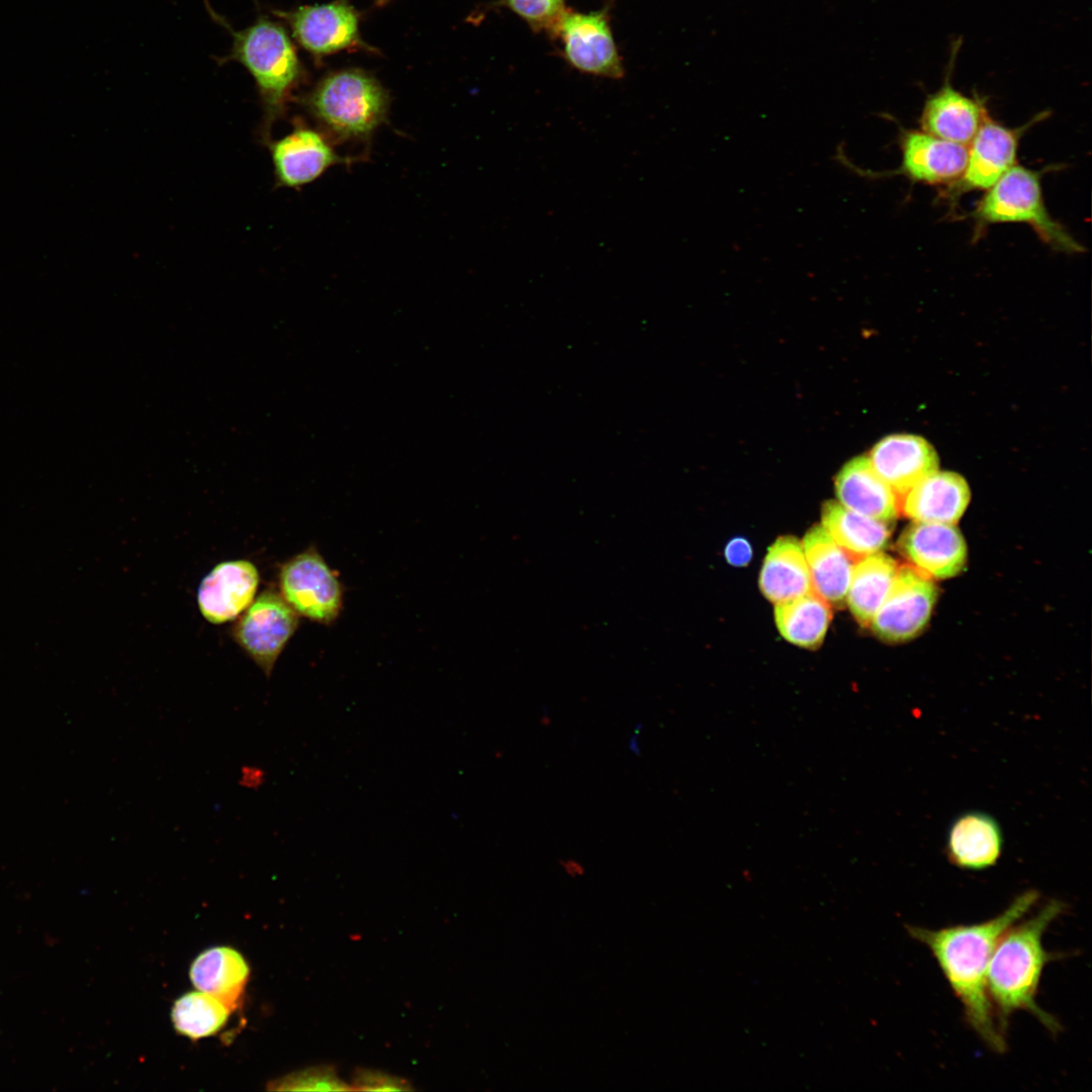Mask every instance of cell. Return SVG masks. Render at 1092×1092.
Masks as SVG:
<instances>
[{
    "label": "cell",
    "mask_w": 1092,
    "mask_h": 1092,
    "mask_svg": "<svg viewBox=\"0 0 1092 1092\" xmlns=\"http://www.w3.org/2000/svg\"><path fill=\"white\" fill-rule=\"evenodd\" d=\"M1036 116L1021 127H1007L989 115L968 146V160L961 178L950 186V194L987 190L1016 165L1019 141L1024 131L1044 117Z\"/></svg>",
    "instance_id": "9"
},
{
    "label": "cell",
    "mask_w": 1092,
    "mask_h": 1092,
    "mask_svg": "<svg viewBox=\"0 0 1092 1092\" xmlns=\"http://www.w3.org/2000/svg\"><path fill=\"white\" fill-rule=\"evenodd\" d=\"M278 587L281 597L299 617L331 624L342 611L343 584L313 546L280 565Z\"/></svg>",
    "instance_id": "6"
},
{
    "label": "cell",
    "mask_w": 1092,
    "mask_h": 1092,
    "mask_svg": "<svg viewBox=\"0 0 1092 1092\" xmlns=\"http://www.w3.org/2000/svg\"><path fill=\"white\" fill-rule=\"evenodd\" d=\"M898 547L929 577H952L966 566L967 545L954 525L914 521L902 532Z\"/></svg>",
    "instance_id": "12"
},
{
    "label": "cell",
    "mask_w": 1092,
    "mask_h": 1092,
    "mask_svg": "<svg viewBox=\"0 0 1092 1092\" xmlns=\"http://www.w3.org/2000/svg\"><path fill=\"white\" fill-rule=\"evenodd\" d=\"M970 497L969 485L962 475L937 470L900 499V511L916 522L954 525L964 515Z\"/></svg>",
    "instance_id": "18"
},
{
    "label": "cell",
    "mask_w": 1092,
    "mask_h": 1092,
    "mask_svg": "<svg viewBox=\"0 0 1092 1092\" xmlns=\"http://www.w3.org/2000/svg\"><path fill=\"white\" fill-rule=\"evenodd\" d=\"M1038 901L1039 893L1029 890L1018 895L997 916L984 922L939 929L906 925L908 934L932 953L960 1001L969 1026L994 1053H1005L1007 1042L1006 1035L998 1027L988 994L990 958L1001 935L1025 917Z\"/></svg>",
    "instance_id": "1"
},
{
    "label": "cell",
    "mask_w": 1092,
    "mask_h": 1092,
    "mask_svg": "<svg viewBox=\"0 0 1092 1092\" xmlns=\"http://www.w3.org/2000/svg\"><path fill=\"white\" fill-rule=\"evenodd\" d=\"M763 596L778 604L813 589L802 543L791 536L780 537L769 548L759 576Z\"/></svg>",
    "instance_id": "23"
},
{
    "label": "cell",
    "mask_w": 1092,
    "mask_h": 1092,
    "mask_svg": "<svg viewBox=\"0 0 1092 1092\" xmlns=\"http://www.w3.org/2000/svg\"><path fill=\"white\" fill-rule=\"evenodd\" d=\"M822 527L855 558L880 552L891 536L890 523L855 513L837 502H827L821 511Z\"/></svg>",
    "instance_id": "24"
},
{
    "label": "cell",
    "mask_w": 1092,
    "mask_h": 1092,
    "mask_svg": "<svg viewBox=\"0 0 1092 1092\" xmlns=\"http://www.w3.org/2000/svg\"><path fill=\"white\" fill-rule=\"evenodd\" d=\"M751 555V547L743 538L731 540L725 548V557L727 561L734 566L746 565L749 562Z\"/></svg>",
    "instance_id": "31"
},
{
    "label": "cell",
    "mask_w": 1092,
    "mask_h": 1092,
    "mask_svg": "<svg viewBox=\"0 0 1092 1092\" xmlns=\"http://www.w3.org/2000/svg\"><path fill=\"white\" fill-rule=\"evenodd\" d=\"M937 598L931 577L915 567H899L893 584L870 626L888 642H903L926 626Z\"/></svg>",
    "instance_id": "8"
},
{
    "label": "cell",
    "mask_w": 1092,
    "mask_h": 1092,
    "mask_svg": "<svg viewBox=\"0 0 1092 1092\" xmlns=\"http://www.w3.org/2000/svg\"><path fill=\"white\" fill-rule=\"evenodd\" d=\"M351 1089L359 1091H407L412 1087L406 1080L389 1075L387 1073L370 1070L359 1069L355 1072L351 1083Z\"/></svg>",
    "instance_id": "30"
},
{
    "label": "cell",
    "mask_w": 1092,
    "mask_h": 1092,
    "mask_svg": "<svg viewBox=\"0 0 1092 1092\" xmlns=\"http://www.w3.org/2000/svg\"><path fill=\"white\" fill-rule=\"evenodd\" d=\"M277 13L289 23L300 46L314 55L347 49L359 39L357 14L344 1Z\"/></svg>",
    "instance_id": "13"
},
{
    "label": "cell",
    "mask_w": 1092,
    "mask_h": 1092,
    "mask_svg": "<svg viewBox=\"0 0 1092 1092\" xmlns=\"http://www.w3.org/2000/svg\"><path fill=\"white\" fill-rule=\"evenodd\" d=\"M306 103L334 140L364 142L386 119L388 96L371 76L347 70L324 79Z\"/></svg>",
    "instance_id": "4"
},
{
    "label": "cell",
    "mask_w": 1092,
    "mask_h": 1092,
    "mask_svg": "<svg viewBox=\"0 0 1092 1092\" xmlns=\"http://www.w3.org/2000/svg\"><path fill=\"white\" fill-rule=\"evenodd\" d=\"M898 569L897 562L882 552L861 557L854 563L846 602L860 625H870L884 603Z\"/></svg>",
    "instance_id": "25"
},
{
    "label": "cell",
    "mask_w": 1092,
    "mask_h": 1092,
    "mask_svg": "<svg viewBox=\"0 0 1092 1092\" xmlns=\"http://www.w3.org/2000/svg\"><path fill=\"white\" fill-rule=\"evenodd\" d=\"M775 619L787 641L804 648H816L823 642L831 621L830 604L812 589L776 604Z\"/></svg>",
    "instance_id": "26"
},
{
    "label": "cell",
    "mask_w": 1092,
    "mask_h": 1092,
    "mask_svg": "<svg viewBox=\"0 0 1092 1092\" xmlns=\"http://www.w3.org/2000/svg\"><path fill=\"white\" fill-rule=\"evenodd\" d=\"M276 1091H346L351 1086L329 1066H316L293 1072L269 1083Z\"/></svg>",
    "instance_id": "28"
},
{
    "label": "cell",
    "mask_w": 1092,
    "mask_h": 1092,
    "mask_svg": "<svg viewBox=\"0 0 1092 1092\" xmlns=\"http://www.w3.org/2000/svg\"><path fill=\"white\" fill-rule=\"evenodd\" d=\"M875 471L900 499L919 481L937 471L938 457L922 437L894 434L881 439L868 457Z\"/></svg>",
    "instance_id": "15"
},
{
    "label": "cell",
    "mask_w": 1092,
    "mask_h": 1092,
    "mask_svg": "<svg viewBox=\"0 0 1092 1092\" xmlns=\"http://www.w3.org/2000/svg\"><path fill=\"white\" fill-rule=\"evenodd\" d=\"M260 583L257 566L247 559L222 561L200 581L197 606L211 624L236 620L255 600Z\"/></svg>",
    "instance_id": "11"
},
{
    "label": "cell",
    "mask_w": 1092,
    "mask_h": 1092,
    "mask_svg": "<svg viewBox=\"0 0 1092 1092\" xmlns=\"http://www.w3.org/2000/svg\"><path fill=\"white\" fill-rule=\"evenodd\" d=\"M972 216L980 228L992 223H1027L1056 251L1068 254L1084 251L1067 229L1050 214L1039 173L1017 164L987 189Z\"/></svg>",
    "instance_id": "5"
},
{
    "label": "cell",
    "mask_w": 1092,
    "mask_h": 1092,
    "mask_svg": "<svg viewBox=\"0 0 1092 1092\" xmlns=\"http://www.w3.org/2000/svg\"><path fill=\"white\" fill-rule=\"evenodd\" d=\"M835 491L839 503L855 513L890 524L898 517L897 494L866 456L854 457L843 465L835 478Z\"/></svg>",
    "instance_id": "19"
},
{
    "label": "cell",
    "mask_w": 1092,
    "mask_h": 1092,
    "mask_svg": "<svg viewBox=\"0 0 1092 1092\" xmlns=\"http://www.w3.org/2000/svg\"><path fill=\"white\" fill-rule=\"evenodd\" d=\"M1058 899L1044 903L1034 915L1012 924L997 941L988 966L987 989L999 1029L1006 1035L1010 1017L1030 1013L1052 1034L1062 1025L1038 1006L1037 991L1044 967L1066 953L1045 950L1042 937L1050 925L1068 911Z\"/></svg>",
    "instance_id": "2"
},
{
    "label": "cell",
    "mask_w": 1092,
    "mask_h": 1092,
    "mask_svg": "<svg viewBox=\"0 0 1092 1092\" xmlns=\"http://www.w3.org/2000/svg\"><path fill=\"white\" fill-rule=\"evenodd\" d=\"M900 149L901 171L911 180L928 185L953 184L967 165L968 147L923 130H903Z\"/></svg>",
    "instance_id": "16"
},
{
    "label": "cell",
    "mask_w": 1092,
    "mask_h": 1092,
    "mask_svg": "<svg viewBox=\"0 0 1092 1092\" xmlns=\"http://www.w3.org/2000/svg\"><path fill=\"white\" fill-rule=\"evenodd\" d=\"M299 625V616L279 592L266 588L236 619L231 636L244 653L270 676Z\"/></svg>",
    "instance_id": "7"
},
{
    "label": "cell",
    "mask_w": 1092,
    "mask_h": 1092,
    "mask_svg": "<svg viewBox=\"0 0 1092 1092\" xmlns=\"http://www.w3.org/2000/svg\"><path fill=\"white\" fill-rule=\"evenodd\" d=\"M802 546L813 590L830 605L842 606L857 558L837 544L822 526L812 527Z\"/></svg>",
    "instance_id": "20"
},
{
    "label": "cell",
    "mask_w": 1092,
    "mask_h": 1092,
    "mask_svg": "<svg viewBox=\"0 0 1092 1092\" xmlns=\"http://www.w3.org/2000/svg\"><path fill=\"white\" fill-rule=\"evenodd\" d=\"M189 975L199 991L214 996L234 1012L243 1002L250 967L237 949L214 946L193 961Z\"/></svg>",
    "instance_id": "22"
},
{
    "label": "cell",
    "mask_w": 1092,
    "mask_h": 1092,
    "mask_svg": "<svg viewBox=\"0 0 1092 1092\" xmlns=\"http://www.w3.org/2000/svg\"><path fill=\"white\" fill-rule=\"evenodd\" d=\"M270 154L278 184L289 188L309 184L346 161L323 132L301 124L272 142Z\"/></svg>",
    "instance_id": "10"
},
{
    "label": "cell",
    "mask_w": 1092,
    "mask_h": 1092,
    "mask_svg": "<svg viewBox=\"0 0 1092 1092\" xmlns=\"http://www.w3.org/2000/svg\"><path fill=\"white\" fill-rule=\"evenodd\" d=\"M232 1011L217 998L192 991L178 998L171 1011L175 1029L193 1040L217 1033Z\"/></svg>",
    "instance_id": "27"
},
{
    "label": "cell",
    "mask_w": 1092,
    "mask_h": 1092,
    "mask_svg": "<svg viewBox=\"0 0 1092 1092\" xmlns=\"http://www.w3.org/2000/svg\"><path fill=\"white\" fill-rule=\"evenodd\" d=\"M988 115L982 99L958 91L947 78L925 100L919 122L921 130L968 147Z\"/></svg>",
    "instance_id": "17"
},
{
    "label": "cell",
    "mask_w": 1092,
    "mask_h": 1092,
    "mask_svg": "<svg viewBox=\"0 0 1092 1092\" xmlns=\"http://www.w3.org/2000/svg\"><path fill=\"white\" fill-rule=\"evenodd\" d=\"M510 7L529 22L557 27L565 13L563 0H507Z\"/></svg>",
    "instance_id": "29"
},
{
    "label": "cell",
    "mask_w": 1092,
    "mask_h": 1092,
    "mask_svg": "<svg viewBox=\"0 0 1092 1092\" xmlns=\"http://www.w3.org/2000/svg\"><path fill=\"white\" fill-rule=\"evenodd\" d=\"M565 874L571 878L580 877L584 874L583 866L573 859H565L560 862Z\"/></svg>",
    "instance_id": "32"
},
{
    "label": "cell",
    "mask_w": 1092,
    "mask_h": 1092,
    "mask_svg": "<svg viewBox=\"0 0 1092 1092\" xmlns=\"http://www.w3.org/2000/svg\"><path fill=\"white\" fill-rule=\"evenodd\" d=\"M233 46L223 62L242 64L252 75L265 110L267 122L283 110L300 78L295 48L286 30L266 17L242 30L229 27Z\"/></svg>",
    "instance_id": "3"
},
{
    "label": "cell",
    "mask_w": 1092,
    "mask_h": 1092,
    "mask_svg": "<svg viewBox=\"0 0 1092 1092\" xmlns=\"http://www.w3.org/2000/svg\"><path fill=\"white\" fill-rule=\"evenodd\" d=\"M571 64L581 71L621 78L623 69L604 15L565 13L557 27Z\"/></svg>",
    "instance_id": "14"
},
{
    "label": "cell",
    "mask_w": 1092,
    "mask_h": 1092,
    "mask_svg": "<svg viewBox=\"0 0 1092 1092\" xmlns=\"http://www.w3.org/2000/svg\"><path fill=\"white\" fill-rule=\"evenodd\" d=\"M1003 836L997 821L982 812L958 817L948 829L946 854L956 867L981 871L993 867L1002 853Z\"/></svg>",
    "instance_id": "21"
}]
</instances>
